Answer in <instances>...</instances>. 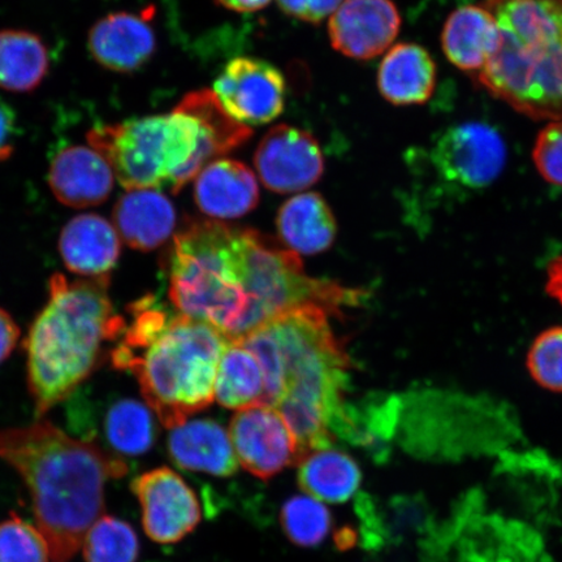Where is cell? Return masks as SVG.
<instances>
[{"instance_id": "obj_1", "label": "cell", "mask_w": 562, "mask_h": 562, "mask_svg": "<svg viewBox=\"0 0 562 562\" xmlns=\"http://www.w3.org/2000/svg\"><path fill=\"white\" fill-rule=\"evenodd\" d=\"M328 315L318 305L294 307L236 340L261 363L263 405L283 416L301 456L333 446L348 407V356L336 340Z\"/></svg>"}, {"instance_id": "obj_2", "label": "cell", "mask_w": 562, "mask_h": 562, "mask_svg": "<svg viewBox=\"0 0 562 562\" xmlns=\"http://www.w3.org/2000/svg\"><path fill=\"white\" fill-rule=\"evenodd\" d=\"M0 460L16 470L30 491L53 562H67L79 552L91 525L103 516L105 484L128 473L122 457L46 420L0 431Z\"/></svg>"}, {"instance_id": "obj_3", "label": "cell", "mask_w": 562, "mask_h": 562, "mask_svg": "<svg viewBox=\"0 0 562 562\" xmlns=\"http://www.w3.org/2000/svg\"><path fill=\"white\" fill-rule=\"evenodd\" d=\"M250 136L249 126L235 121L213 91L199 90L170 114L98 125L87 138L128 191L166 188L178 193L211 159Z\"/></svg>"}, {"instance_id": "obj_4", "label": "cell", "mask_w": 562, "mask_h": 562, "mask_svg": "<svg viewBox=\"0 0 562 562\" xmlns=\"http://www.w3.org/2000/svg\"><path fill=\"white\" fill-rule=\"evenodd\" d=\"M132 322L111 353L135 374L147 406L173 428L215 400L217 367L229 339L220 329L171 314L149 296L132 306Z\"/></svg>"}, {"instance_id": "obj_5", "label": "cell", "mask_w": 562, "mask_h": 562, "mask_svg": "<svg viewBox=\"0 0 562 562\" xmlns=\"http://www.w3.org/2000/svg\"><path fill=\"white\" fill-rule=\"evenodd\" d=\"M109 279L53 277L26 341L27 382L38 416L74 396L100 363L105 344L121 339L126 325L112 306Z\"/></svg>"}, {"instance_id": "obj_6", "label": "cell", "mask_w": 562, "mask_h": 562, "mask_svg": "<svg viewBox=\"0 0 562 562\" xmlns=\"http://www.w3.org/2000/svg\"><path fill=\"white\" fill-rule=\"evenodd\" d=\"M501 31V46L472 77L532 121L562 119V0H484Z\"/></svg>"}, {"instance_id": "obj_7", "label": "cell", "mask_w": 562, "mask_h": 562, "mask_svg": "<svg viewBox=\"0 0 562 562\" xmlns=\"http://www.w3.org/2000/svg\"><path fill=\"white\" fill-rule=\"evenodd\" d=\"M246 232L194 223L176 236L168 269L176 311L220 329L229 341L251 331Z\"/></svg>"}, {"instance_id": "obj_8", "label": "cell", "mask_w": 562, "mask_h": 562, "mask_svg": "<svg viewBox=\"0 0 562 562\" xmlns=\"http://www.w3.org/2000/svg\"><path fill=\"white\" fill-rule=\"evenodd\" d=\"M507 158V144L501 133L481 122L449 126L432 150L442 178L467 189L491 186L502 175Z\"/></svg>"}, {"instance_id": "obj_9", "label": "cell", "mask_w": 562, "mask_h": 562, "mask_svg": "<svg viewBox=\"0 0 562 562\" xmlns=\"http://www.w3.org/2000/svg\"><path fill=\"white\" fill-rule=\"evenodd\" d=\"M131 488L139 503L144 530L154 542L178 543L200 524L199 497L172 469L157 468L140 474Z\"/></svg>"}, {"instance_id": "obj_10", "label": "cell", "mask_w": 562, "mask_h": 562, "mask_svg": "<svg viewBox=\"0 0 562 562\" xmlns=\"http://www.w3.org/2000/svg\"><path fill=\"white\" fill-rule=\"evenodd\" d=\"M229 438L240 465L261 480H270L301 457L296 437L272 406L237 411L231 420Z\"/></svg>"}, {"instance_id": "obj_11", "label": "cell", "mask_w": 562, "mask_h": 562, "mask_svg": "<svg viewBox=\"0 0 562 562\" xmlns=\"http://www.w3.org/2000/svg\"><path fill=\"white\" fill-rule=\"evenodd\" d=\"M214 94L238 123L262 125L276 121L284 111L285 80L270 63L236 58L217 77Z\"/></svg>"}, {"instance_id": "obj_12", "label": "cell", "mask_w": 562, "mask_h": 562, "mask_svg": "<svg viewBox=\"0 0 562 562\" xmlns=\"http://www.w3.org/2000/svg\"><path fill=\"white\" fill-rule=\"evenodd\" d=\"M255 161L263 184L277 193L304 191L325 170L319 144L311 133L285 124L266 133Z\"/></svg>"}, {"instance_id": "obj_13", "label": "cell", "mask_w": 562, "mask_h": 562, "mask_svg": "<svg viewBox=\"0 0 562 562\" xmlns=\"http://www.w3.org/2000/svg\"><path fill=\"white\" fill-rule=\"evenodd\" d=\"M400 26L402 16L392 0H346L333 13L328 32L336 52L370 60L392 45Z\"/></svg>"}, {"instance_id": "obj_14", "label": "cell", "mask_w": 562, "mask_h": 562, "mask_svg": "<svg viewBox=\"0 0 562 562\" xmlns=\"http://www.w3.org/2000/svg\"><path fill=\"white\" fill-rule=\"evenodd\" d=\"M114 181L115 173L108 159L90 145L61 147L48 170L53 193L69 207L100 205L109 199Z\"/></svg>"}, {"instance_id": "obj_15", "label": "cell", "mask_w": 562, "mask_h": 562, "mask_svg": "<svg viewBox=\"0 0 562 562\" xmlns=\"http://www.w3.org/2000/svg\"><path fill=\"white\" fill-rule=\"evenodd\" d=\"M88 47L98 65L117 74L144 67L156 53V33L146 13L115 12L91 27Z\"/></svg>"}, {"instance_id": "obj_16", "label": "cell", "mask_w": 562, "mask_h": 562, "mask_svg": "<svg viewBox=\"0 0 562 562\" xmlns=\"http://www.w3.org/2000/svg\"><path fill=\"white\" fill-rule=\"evenodd\" d=\"M449 63L472 77L488 65L501 46V31L483 4L462 5L448 16L441 32Z\"/></svg>"}, {"instance_id": "obj_17", "label": "cell", "mask_w": 562, "mask_h": 562, "mask_svg": "<svg viewBox=\"0 0 562 562\" xmlns=\"http://www.w3.org/2000/svg\"><path fill=\"white\" fill-rule=\"evenodd\" d=\"M59 249L67 269L77 276L109 278L121 256V236L102 216L80 215L63 228Z\"/></svg>"}, {"instance_id": "obj_18", "label": "cell", "mask_w": 562, "mask_h": 562, "mask_svg": "<svg viewBox=\"0 0 562 562\" xmlns=\"http://www.w3.org/2000/svg\"><path fill=\"white\" fill-rule=\"evenodd\" d=\"M168 454L176 467L191 472L226 477L237 470L229 432L215 420L194 419L173 427Z\"/></svg>"}, {"instance_id": "obj_19", "label": "cell", "mask_w": 562, "mask_h": 562, "mask_svg": "<svg viewBox=\"0 0 562 562\" xmlns=\"http://www.w3.org/2000/svg\"><path fill=\"white\" fill-rule=\"evenodd\" d=\"M196 205L211 217L235 220L257 206L259 191L255 173L240 161H211L195 181Z\"/></svg>"}, {"instance_id": "obj_20", "label": "cell", "mask_w": 562, "mask_h": 562, "mask_svg": "<svg viewBox=\"0 0 562 562\" xmlns=\"http://www.w3.org/2000/svg\"><path fill=\"white\" fill-rule=\"evenodd\" d=\"M437 65L426 48L398 44L384 56L378 70V88L395 105L424 104L437 87Z\"/></svg>"}, {"instance_id": "obj_21", "label": "cell", "mask_w": 562, "mask_h": 562, "mask_svg": "<svg viewBox=\"0 0 562 562\" xmlns=\"http://www.w3.org/2000/svg\"><path fill=\"white\" fill-rule=\"evenodd\" d=\"M119 236L137 250H154L171 236L176 214L170 200L157 189H135L117 201L114 211Z\"/></svg>"}, {"instance_id": "obj_22", "label": "cell", "mask_w": 562, "mask_h": 562, "mask_svg": "<svg viewBox=\"0 0 562 562\" xmlns=\"http://www.w3.org/2000/svg\"><path fill=\"white\" fill-rule=\"evenodd\" d=\"M299 483L316 501L340 504L360 488V467L346 452L331 447L312 449L300 457Z\"/></svg>"}, {"instance_id": "obj_23", "label": "cell", "mask_w": 562, "mask_h": 562, "mask_svg": "<svg viewBox=\"0 0 562 562\" xmlns=\"http://www.w3.org/2000/svg\"><path fill=\"white\" fill-rule=\"evenodd\" d=\"M278 228L293 251L315 255L329 248L336 236L335 217L319 194L294 196L281 206Z\"/></svg>"}, {"instance_id": "obj_24", "label": "cell", "mask_w": 562, "mask_h": 562, "mask_svg": "<svg viewBox=\"0 0 562 562\" xmlns=\"http://www.w3.org/2000/svg\"><path fill=\"white\" fill-rule=\"evenodd\" d=\"M50 66V50L38 34L0 31V89L30 93L45 80Z\"/></svg>"}, {"instance_id": "obj_25", "label": "cell", "mask_w": 562, "mask_h": 562, "mask_svg": "<svg viewBox=\"0 0 562 562\" xmlns=\"http://www.w3.org/2000/svg\"><path fill=\"white\" fill-rule=\"evenodd\" d=\"M215 398L228 409L243 411L265 403L261 363L240 341H229L217 367Z\"/></svg>"}, {"instance_id": "obj_26", "label": "cell", "mask_w": 562, "mask_h": 562, "mask_svg": "<svg viewBox=\"0 0 562 562\" xmlns=\"http://www.w3.org/2000/svg\"><path fill=\"white\" fill-rule=\"evenodd\" d=\"M105 445L119 457H138L149 452L157 440V425L149 406L133 398L110 404L102 424Z\"/></svg>"}, {"instance_id": "obj_27", "label": "cell", "mask_w": 562, "mask_h": 562, "mask_svg": "<svg viewBox=\"0 0 562 562\" xmlns=\"http://www.w3.org/2000/svg\"><path fill=\"white\" fill-rule=\"evenodd\" d=\"M87 562H136L138 537L133 527L121 518L101 516L91 525L82 540Z\"/></svg>"}, {"instance_id": "obj_28", "label": "cell", "mask_w": 562, "mask_h": 562, "mask_svg": "<svg viewBox=\"0 0 562 562\" xmlns=\"http://www.w3.org/2000/svg\"><path fill=\"white\" fill-rule=\"evenodd\" d=\"M281 527L291 542L315 547L328 537L333 527L331 513L313 496H293L281 508Z\"/></svg>"}, {"instance_id": "obj_29", "label": "cell", "mask_w": 562, "mask_h": 562, "mask_svg": "<svg viewBox=\"0 0 562 562\" xmlns=\"http://www.w3.org/2000/svg\"><path fill=\"white\" fill-rule=\"evenodd\" d=\"M47 539L37 526L16 515L0 522V562H50Z\"/></svg>"}, {"instance_id": "obj_30", "label": "cell", "mask_w": 562, "mask_h": 562, "mask_svg": "<svg viewBox=\"0 0 562 562\" xmlns=\"http://www.w3.org/2000/svg\"><path fill=\"white\" fill-rule=\"evenodd\" d=\"M526 364L539 385L562 392V326L548 328L533 340Z\"/></svg>"}, {"instance_id": "obj_31", "label": "cell", "mask_w": 562, "mask_h": 562, "mask_svg": "<svg viewBox=\"0 0 562 562\" xmlns=\"http://www.w3.org/2000/svg\"><path fill=\"white\" fill-rule=\"evenodd\" d=\"M532 160L544 180L562 187V119L551 122L539 132Z\"/></svg>"}, {"instance_id": "obj_32", "label": "cell", "mask_w": 562, "mask_h": 562, "mask_svg": "<svg viewBox=\"0 0 562 562\" xmlns=\"http://www.w3.org/2000/svg\"><path fill=\"white\" fill-rule=\"evenodd\" d=\"M341 2L342 0H278L281 10L288 15L313 24L331 15Z\"/></svg>"}, {"instance_id": "obj_33", "label": "cell", "mask_w": 562, "mask_h": 562, "mask_svg": "<svg viewBox=\"0 0 562 562\" xmlns=\"http://www.w3.org/2000/svg\"><path fill=\"white\" fill-rule=\"evenodd\" d=\"M19 133L16 112L0 98V161L12 156Z\"/></svg>"}, {"instance_id": "obj_34", "label": "cell", "mask_w": 562, "mask_h": 562, "mask_svg": "<svg viewBox=\"0 0 562 562\" xmlns=\"http://www.w3.org/2000/svg\"><path fill=\"white\" fill-rule=\"evenodd\" d=\"M20 336V329L9 313L0 308V363L15 349Z\"/></svg>"}, {"instance_id": "obj_35", "label": "cell", "mask_w": 562, "mask_h": 562, "mask_svg": "<svg viewBox=\"0 0 562 562\" xmlns=\"http://www.w3.org/2000/svg\"><path fill=\"white\" fill-rule=\"evenodd\" d=\"M546 291L562 306V257L553 259L548 266Z\"/></svg>"}, {"instance_id": "obj_36", "label": "cell", "mask_w": 562, "mask_h": 562, "mask_svg": "<svg viewBox=\"0 0 562 562\" xmlns=\"http://www.w3.org/2000/svg\"><path fill=\"white\" fill-rule=\"evenodd\" d=\"M224 9L236 12H257L265 9L271 0H216Z\"/></svg>"}]
</instances>
